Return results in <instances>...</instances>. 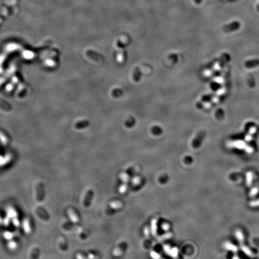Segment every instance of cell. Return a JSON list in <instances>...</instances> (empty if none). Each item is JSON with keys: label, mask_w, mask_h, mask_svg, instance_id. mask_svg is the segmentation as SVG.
<instances>
[{"label": "cell", "mask_w": 259, "mask_h": 259, "mask_svg": "<svg viewBox=\"0 0 259 259\" xmlns=\"http://www.w3.org/2000/svg\"><path fill=\"white\" fill-rule=\"evenodd\" d=\"M128 244L125 242H123L119 245L113 251V255L115 256H119L122 255L123 253L125 251L127 248Z\"/></svg>", "instance_id": "obj_1"}, {"label": "cell", "mask_w": 259, "mask_h": 259, "mask_svg": "<svg viewBox=\"0 0 259 259\" xmlns=\"http://www.w3.org/2000/svg\"><path fill=\"white\" fill-rule=\"evenodd\" d=\"M93 196H94V191L92 190V189H88L85 194L83 201V205L85 207H88L90 205V204L91 203V201H92V200H93Z\"/></svg>", "instance_id": "obj_2"}, {"label": "cell", "mask_w": 259, "mask_h": 259, "mask_svg": "<svg viewBox=\"0 0 259 259\" xmlns=\"http://www.w3.org/2000/svg\"><path fill=\"white\" fill-rule=\"evenodd\" d=\"M86 55H87L90 58L96 61H101V60L104 59V57H103L102 55L99 54L98 52H96L93 50H88L87 52H86Z\"/></svg>", "instance_id": "obj_3"}, {"label": "cell", "mask_w": 259, "mask_h": 259, "mask_svg": "<svg viewBox=\"0 0 259 259\" xmlns=\"http://www.w3.org/2000/svg\"><path fill=\"white\" fill-rule=\"evenodd\" d=\"M68 214L72 222L76 223L79 221L78 215H77L75 211H74L73 209L69 208L68 209Z\"/></svg>", "instance_id": "obj_4"}, {"label": "cell", "mask_w": 259, "mask_h": 259, "mask_svg": "<svg viewBox=\"0 0 259 259\" xmlns=\"http://www.w3.org/2000/svg\"><path fill=\"white\" fill-rule=\"evenodd\" d=\"M142 77V72L139 67H136L133 73V78L135 82H137L140 80Z\"/></svg>", "instance_id": "obj_5"}, {"label": "cell", "mask_w": 259, "mask_h": 259, "mask_svg": "<svg viewBox=\"0 0 259 259\" xmlns=\"http://www.w3.org/2000/svg\"><path fill=\"white\" fill-rule=\"evenodd\" d=\"M136 124V119L133 117H130L125 121V125L127 128L133 127Z\"/></svg>", "instance_id": "obj_6"}, {"label": "cell", "mask_w": 259, "mask_h": 259, "mask_svg": "<svg viewBox=\"0 0 259 259\" xmlns=\"http://www.w3.org/2000/svg\"><path fill=\"white\" fill-rule=\"evenodd\" d=\"M151 131L152 134H154L155 136H159L162 134L163 130L160 126L154 125L151 128Z\"/></svg>", "instance_id": "obj_7"}, {"label": "cell", "mask_w": 259, "mask_h": 259, "mask_svg": "<svg viewBox=\"0 0 259 259\" xmlns=\"http://www.w3.org/2000/svg\"><path fill=\"white\" fill-rule=\"evenodd\" d=\"M23 227H24V231L26 233H30L31 232V229L30 226V221H28V220L25 219L24 220V222H23Z\"/></svg>", "instance_id": "obj_8"}, {"label": "cell", "mask_w": 259, "mask_h": 259, "mask_svg": "<svg viewBox=\"0 0 259 259\" xmlns=\"http://www.w3.org/2000/svg\"><path fill=\"white\" fill-rule=\"evenodd\" d=\"M123 94V91L121 89L116 88L114 89L112 92V95L114 98H119Z\"/></svg>", "instance_id": "obj_9"}, {"label": "cell", "mask_w": 259, "mask_h": 259, "mask_svg": "<svg viewBox=\"0 0 259 259\" xmlns=\"http://www.w3.org/2000/svg\"><path fill=\"white\" fill-rule=\"evenodd\" d=\"M7 215L9 218H13L15 217H16L17 212L13 208H9L7 210Z\"/></svg>", "instance_id": "obj_10"}, {"label": "cell", "mask_w": 259, "mask_h": 259, "mask_svg": "<svg viewBox=\"0 0 259 259\" xmlns=\"http://www.w3.org/2000/svg\"><path fill=\"white\" fill-rule=\"evenodd\" d=\"M89 125V122L87 120H84L82 121L79 122L78 124H76V127L78 129H84L87 127Z\"/></svg>", "instance_id": "obj_11"}, {"label": "cell", "mask_w": 259, "mask_h": 259, "mask_svg": "<svg viewBox=\"0 0 259 259\" xmlns=\"http://www.w3.org/2000/svg\"><path fill=\"white\" fill-rule=\"evenodd\" d=\"M8 247L11 250H14L17 247V244L15 241L13 240H10L9 242L8 243Z\"/></svg>", "instance_id": "obj_12"}, {"label": "cell", "mask_w": 259, "mask_h": 259, "mask_svg": "<svg viewBox=\"0 0 259 259\" xmlns=\"http://www.w3.org/2000/svg\"><path fill=\"white\" fill-rule=\"evenodd\" d=\"M4 237L7 240H11V239L13 238V234L11 232H6L4 233Z\"/></svg>", "instance_id": "obj_13"}, {"label": "cell", "mask_w": 259, "mask_h": 259, "mask_svg": "<svg viewBox=\"0 0 259 259\" xmlns=\"http://www.w3.org/2000/svg\"><path fill=\"white\" fill-rule=\"evenodd\" d=\"M169 58L170 60H171L172 61V62H174V63H176L177 62V61L178 60V56L176 54H171L169 55Z\"/></svg>", "instance_id": "obj_14"}, {"label": "cell", "mask_w": 259, "mask_h": 259, "mask_svg": "<svg viewBox=\"0 0 259 259\" xmlns=\"http://www.w3.org/2000/svg\"><path fill=\"white\" fill-rule=\"evenodd\" d=\"M13 224L16 227L19 226V224H20L19 221L18 220V219L16 217H15V218H13Z\"/></svg>", "instance_id": "obj_15"}, {"label": "cell", "mask_w": 259, "mask_h": 259, "mask_svg": "<svg viewBox=\"0 0 259 259\" xmlns=\"http://www.w3.org/2000/svg\"><path fill=\"white\" fill-rule=\"evenodd\" d=\"M40 185H38V187H37V193L40 192ZM40 193H37V200H40Z\"/></svg>", "instance_id": "obj_16"}, {"label": "cell", "mask_w": 259, "mask_h": 259, "mask_svg": "<svg viewBox=\"0 0 259 259\" xmlns=\"http://www.w3.org/2000/svg\"><path fill=\"white\" fill-rule=\"evenodd\" d=\"M3 223H4V224H5V225L7 226L8 224H9V218H5V219H4V221H3Z\"/></svg>", "instance_id": "obj_17"}, {"label": "cell", "mask_w": 259, "mask_h": 259, "mask_svg": "<svg viewBox=\"0 0 259 259\" xmlns=\"http://www.w3.org/2000/svg\"><path fill=\"white\" fill-rule=\"evenodd\" d=\"M77 257H78V259H85V257L81 254H78L77 256Z\"/></svg>", "instance_id": "obj_18"}, {"label": "cell", "mask_w": 259, "mask_h": 259, "mask_svg": "<svg viewBox=\"0 0 259 259\" xmlns=\"http://www.w3.org/2000/svg\"><path fill=\"white\" fill-rule=\"evenodd\" d=\"M194 1H195V3H199V0H194Z\"/></svg>", "instance_id": "obj_19"}, {"label": "cell", "mask_w": 259, "mask_h": 259, "mask_svg": "<svg viewBox=\"0 0 259 259\" xmlns=\"http://www.w3.org/2000/svg\"><path fill=\"white\" fill-rule=\"evenodd\" d=\"M1 221H2V220H1V217H0V223H1Z\"/></svg>", "instance_id": "obj_20"}]
</instances>
